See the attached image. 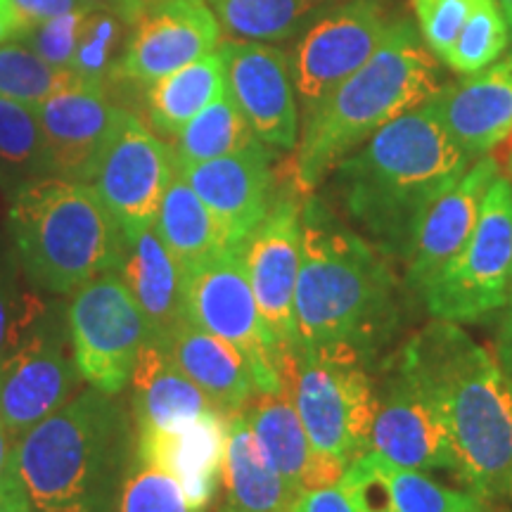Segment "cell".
<instances>
[{"label": "cell", "mask_w": 512, "mask_h": 512, "mask_svg": "<svg viewBox=\"0 0 512 512\" xmlns=\"http://www.w3.org/2000/svg\"><path fill=\"white\" fill-rule=\"evenodd\" d=\"M399 368L439 406L467 489L482 501L505 496L512 475V384L496 358L456 323L437 320L401 349Z\"/></svg>", "instance_id": "cell-1"}, {"label": "cell", "mask_w": 512, "mask_h": 512, "mask_svg": "<svg viewBox=\"0 0 512 512\" xmlns=\"http://www.w3.org/2000/svg\"><path fill=\"white\" fill-rule=\"evenodd\" d=\"M138 427L119 394L88 387L17 441V472L38 512H117Z\"/></svg>", "instance_id": "cell-2"}, {"label": "cell", "mask_w": 512, "mask_h": 512, "mask_svg": "<svg viewBox=\"0 0 512 512\" xmlns=\"http://www.w3.org/2000/svg\"><path fill=\"white\" fill-rule=\"evenodd\" d=\"M344 204L382 252L408 259L430 204L458 183L470 157L425 107L406 112L337 166Z\"/></svg>", "instance_id": "cell-3"}, {"label": "cell", "mask_w": 512, "mask_h": 512, "mask_svg": "<svg viewBox=\"0 0 512 512\" xmlns=\"http://www.w3.org/2000/svg\"><path fill=\"white\" fill-rule=\"evenodd\" d=\"M439 88L434 53L418 41L413 24L394 19L373 57L306 114L292 162L297 190L316 188L358 145L418 110Z\"/></svg>", "instance_id": "cell-4"}, {"label": "cell", "mask_w": 512, "mask_h": 512, "mask_svg": "<svg viewBox=\"0 0 512 512\" xmlns=\"http://www.w3.org/2000/svg\"><path fill=\"white\" fill-rule=\"evenodd\" d=\"M392 313L394 275L377 249L323 216L316 204L302 211L297 347L347 344L363 354L389 328Z\"/></svg>", "instance_id": "cell-5"}, {"label": "cell", "mask_w": 512, "mask_h": 512, "mask_svg": "<svg viewBox=\"0 0 512 512\" xmlns=\"http://www.w3.org/2000/svg\"><path fill=\"white\" fill-rule=\"evenodd\" d=\"M10 197L12 256L36 290L74 294L117 271L126 235L91 185L41 176Z\"/></svg>", "instance_id": "cell-6"}, {"label": "cell", "mask_w": 512, "mask_h": 512, "mask_svg": "<svg viewBox=\"0 0 512 512\" xmlns=\"http://www.w3.org/2000/svg\"><path fill=\"white\" fill-rule=\"evenodd\" d=\"M287 396L316 451L349 465L370 448L380 401L358 349L347 344L297 347Z\"/></svg>", "instance_id": "cell-7"}, {"label": "cell", "mask_w": 512, "mask_h": 512, "mask_svg": "<svg viewBox=\"0 0 512 512\" xmlns=\"http://www.w3.org/2000/svg\"><path fill=\"white\" fill-rule=\"evenodd\" d=\"M510 273L512 185L496 176L470 240L420 294L437 320L475 323L508 306Z\"/></svg>", "instance_id": "cell-8"}, {"label": "cell", "mask_w": 512, "mask_h": 512, "mask_svg": "<svg viewBox=\"0 0 512 512\" xmlns=\"http://www.w3.org/2000/svg\"><path fill=\"white\" fill-rule=\"evenodd\" d=\"M67 330L81 377L105 394L124 392L140 349L152 337L143 311L117 271L74 292L67 306Z\"/></svg>", "instance_id": "cell-9"}, {"label": "cell", "mask_w": 512, "mask_h": 512, "mask_svg": "<svg viewBox=\"0 0 512 512\" xmlns=\"http://www.w3.org/2000/svg\"><path fill=\"white\" fill-rule=\"evenodd\" d=\"M183 313L197 328L238 347L252 368L256 392L283 394L278 354L266 335L238 247L183 275Z\"/></svg>", "instance_id": "cell-10"}, {"label": "cell", "mask_w": 512, "mask_h": 512, "mask_svg": "<svg viewBox=\"0 0 512 512\" xmlns=\"http://www.w3.org/2000/svg\"><path fill=\"white\" fill-rule=\"evenodd\" d=\"M392 24L384 0H344L313 19L290 57L306 114L373 57Z\"/></svg>", "instance_id": "cell-11"}, {"label": "cell", "mask_w": 512, "mask_h": 512, "mask_svg": "<svg viewBox=\"0 0 512 512\" xmlns=\"http://www.w3.org/2000/svg\"><path fill=\"white\" fill-rule=\"evenodd\" d=\"M174 174L176 157L171 145L155 136L136 114L121 110L88 185L128 238L155 226Z\"/></svg>", "instance_id": "cell-12"}, {"label": "cell", "mask_w": 512, "mask_h": 512, "mask_svg": "<svg viewBox=\"0 0 512 512\" xmlns=\"http://www.w3.org/2000/svg\"><path fill=\"white\" fill-rule=\"evenodd\" d=\"M67 325L50 313L0 363V420L19 441L81 387Z\"/></svg>", "instance_id": "cell-13"}, {"label": "cell", "mask_w": 512, "mask_h": 512, "mask_svg": "<svg viewBox=\"0 0 512 512\" xmlns=\"http://www.w3.org/2000/svg\"><path fill=\"white\" fill-rule=\"evenodd\" d=\"M259 316L275 349L297 347L294 292L302 261V207L275 197L266 219L238 245Z\"/></svg>", "instance_id": "cell-14"}, {"label": "cell", "mask_w": 512, "mask_h": 512, "mask_svg": "<svg viewBox=\"0 0 512 512\" xmlns=\"http://www.w3.org/2000/svg\"><path fill=\"white\" fill-rule=\"evenodd\" d=\"M221 22L209 0H150L126 38L114 79L150 86L214 53Z\"/></svg>", "instance_id": "cell-15"}, {"label": "cell", "mask_w": 512, "mask_h": 512, "mask_svg": "<svg viewBox=\"0 0 512 512\" xmlns=\"http://www.w3.org/2000/svg\"><path fill=\"white\" fill-rule=\"evenodd\" d=\"M226 88L264 145L292 150L299 140V110L290 57L259 41L221 43Z\"/></svg>", "instance_id": "cell-16"}, {"label": "cell", "mask_w": 512, "mask_h": 512, "mask_svg": "<svg viewBox=\"0 0 512 512\" xmlns=\"http://www.w3.org/2000/svg\"><path fill=\"white\" fill-rule=\"evenodd\" d=\"M377 401L368 451L408 470L456 472L444 415L411 375L396 368V375Z\"/></svg>", "instance_id": "cell-17"}, {"label": "cell", "mask_w": 512, "mask_h": 512, "mask_svg": "<svg viewBox=\"0 0 512 512\" xmlns=\"http://www.w3.org/2000/svg\"><path fill=\"white\" fill-rule=\"evenodd\" d=\"M46 145L48 176L91 183L117 126L121 107L105 86H81L57 93L36 107Z\"/></svg>", "instance_id": "cell-18"}, {"label": "cell", "mask_w": 512, "mask_h": 512, "mask_svg": "<svg viewBox=\"0 0 512 512\" xmlns=\"http://www.w3.org/2000/svg\"><path fill=\"white\" fill-rule=\"evenodd\" d=\"M176 166L221 223L233 247L266 219L275 202L271 152L264 143L209 162Z\"/></svg>", "instance_id": "cell-19"}, {"label": "cell", "mask_w": 512, "mask_h": 512, "mask_svg": "<svg viewBox=\"0 0 512 512\" xmlns=\"http://www.w3.org/2000/svg\"><path fill=\"white\" fill-rule=\"evenodd\" d=\"M422 107L467 157H484L512 136V64H489L453 86H441Z\"/></svg>", "instance_id": "cell-20"}, {"label": "cell", "mask_w": 512, "mask_h": 512, "mask_svg": "<svg viewBox=\"0 0 512 512\" xmlns=\"http://www.w3.org/2000/svg\"><path fill=\"white\" fill-rule=\"evenodd\" d=\"M498 164L482 157L465 171L458 183L441 192L425 211L415 230L406 259V275L413 290L422 292L441 273L448 261L470 240L489 185L496 181Z\"/></svg>", "instance_id": "cell-21"}, {"label": "cell", "mask_w": 512, "mask_h": 512, "mask_svg": "<svg viewBox=\"0 0 512 512\" xmlns=\"http://www.w3.org/2000/svg\"><path fill=\"white\" fill-rule=\"evenodd\" d=\"M228 427L230 415L214 408L183 430H138L136 458L169 472L192 512H207L221 482Z\"/></svg>", "instance_id": "cell-22"}, {"label": "cell", "mask_w": 512, "mask_h": 512, "mask_svg": "<svg viewBox=\"0 0 512 512\" xmlns=\"http://www.w3.org/2000/svg\"><path fill=\"white\" fill-rule=\"evenodd\" d=\"M242 413L252 427L261 456L299 494L342 479L347 463L313 448L294 401L287 394H256Z\"/></svg>", "instance_id": "cell-23"}, {"label": "cell", "mask_w": 512, "mask_h": 512, "mask_svg": "<svg viewBox=\"0 0 512 512\" xmlns=\"http://www.w3.org/2000/svg\"><path fill=\"white\" fill-rule=\"evenodd\" d=\"M339 482L368 512H484V501L470 489H451L425 472L389 463L375 451L351 460Z\"/></svg>", "instance_id": "cell-24"}, {"label": "cell", "mask_w": 512, "mask_h": 512, "mask_svg": "<svg viewBox=\"0 0 512 512\" xmlns=\"http://www.w3.org/2000/svg\"><path fill=\"white\" fill-rule=\"evenodd\" d=\"M162 344L216 411L233 415L259 394L245 354L226 339L197 328L188 318Z\"/></svg>", "instance_id": "cell-25"}, {"label": "cell", "mask_w": 512, "mask_h": 512, "mask_svg": "<svg viewBox=\"0 0 512 512\" xmlns=\"http://www.w3.org/2000/svg\"><path fill=\"white\" fill-rule=\"evenodd\" d=\"M133 382V418L138 430L174 432L214 411L195 382L176 366L159 339L140 349Z\"/></svg>", "instance_id": "cell-26"}, {"label": "cell", "mask_w": 512, "mask_h": 512, "mask_svg": "<svg viewBox=\"0 0 512 512\" xmlns=\"http://www.w3.org/2000/svg\"><path fill=\"white\" fill-rule=\"evenodd\" d=\"M117 273L143 311L152 339L162 342L183 323V273L155 226L128 235Z\"/></svg>", "instance_id": "cell-27"}, {"label": "cell", "mask_w": 512, "mask_h": 512, "mask_svg": "<svg viewBox=\"0 0 512 512\" xmlns=\"http://www.w3.org/2000/svg\"><path fill=\"white\" fill-rule=\"evenodd\" d=\"M221 484L223 512H290L299 491L261 456L245 413L230 415Z\"/></svg>", "instance_id": "cell-28"}, {"label": "cell", "mask_w": 512, "mask_h": 512, "mask_svg": "<svg viewBox=\"0 0 512 512\" xmlns=\"http://www.w3.org/2000/svg\"><path fill=\"white\" fill-rule=\"evenodd\" d=\"M155 230L183 275L204 261L223 254L226 249H233L221 223L200 200V195L192 190V185L185 181L178 166L164 192Z\"/></svg>", "instance_id": "cell-29"}, {"label": "cell", "mask_w": 512, "mask_h": 512, "mask_svg": "<svg viewBox=\"0 0 512 512\" xmlns=\"http://www.w3.org/2000/svg\"><path fill=\"white\" fill-rule=\"evenodd\" d=\"M226 91V67L219 50H214L145 86V110L157 133L176 138L192 117Z\"/></svg>", "instance_id": "cell-30"}, {"label": "cell", "mask_w": 512, "mask_h": 512, "mask_svg": "<svg viewBox=\"0 0 512 512\" xmlns=\"http://www.w3.org/2000/svg\"><path fill=\"white\" fill-rule=\"evenodd\" d=\"M337 0H209L221 27L240 41H287Z\"/></svg>", "instance_id": "cell-31"}, {"label": "cell", "mask_w": 512, "mask_h": 512, "mask_svg": "<svg viewBox=\"0 0 512 512\" xmlns=\"http://www.w3.org/2000/svg\"><path fill=\"white\" fill-rule=\"evenodd\" d=\"M261 143L228 91L192 117L174 138L176 164H197Z\"/></svg>", "instance_id": "cell-32"}, {"label": "cell", "mask_w": 512, "mask_h": 512, "mask_svg": "<svg viewBox=\"0 0 512 512\" xmlns=\"http://www.w3.org/2000/svg\"><path fill=\"white\" fill-rule=\"evenodd\" d=\"M41 176L48 166L36 107L0 98V185L12 195Z\"/></svg>", "instance_id": "cell-33"}, {"label": "cell", "mask_w": 512, "mask_h": 512, "mask_svg": "<svg viewBox=\"0 0 512 512\" xmlns=\"http://www.w3.org/2000/svg\"><path fill=\"white\" fill-rule=\"evenodd\" d=\"M81 86H98L74 69L57 67L12 38L0 43V98L38 107L57 93Z\"/></svg>", "instance_id": "cell-34"}, {"label": "cell", "mask_w": 512, "mask_h": 512, "mask_svg": "<svg viewBox=\"0 0 512 512\" xmlns=\"http://www.w3.org/2000/svg\"><path fill=\"white\" fill-rule=\"evenodd\" d=\"M510 41L508 19L498 8L496 0H477L470 17L465 19L463 29L458 31L456 41L441 57L453 72L475 74L494 64L503 55Z\"/></svg>", "instance_id": "cell-35"}, {"label": "cell", "mask_w": 512, "mask_h": 512, "mask_svg": "<svg viewBox=\"0 0 512 512\" xmlns=\"http://www.w3.org/2000/svg\"><path fill=\"white\" fill-rule=\"evenodd\" d=\"M48 309L15 256L0 254V363L48 316Z\"/></svg>", "instance_id": "cell-36"}, {"label": "cell", "mask_w": 512, "mask_h": 512, "mask_svg": "<svg viewBox=\"0 0 512 512\" xmlns=\"http://www.w3.org/2000/svg\"><path fill=\"white\" fill-rule=\"evenodd\" d=\"M124 27L128 24L112 12L100 8L88 10L79 43H76L72 62L74 72L86 81L107 86V81L114 79L119 57L124 53Z\"/></svg>", "instance_id": "cell-37"}, {"label": "cell", "mask_w": 512, "mask_h": 512, "mask_svg": "<svg viewBox=\"0 0 512 512\" xmlns=\"http://www.w3.org/2000/svg\"><path fill=\"white\" fill-rule=\"evenodd\" d=\"M117 512H192L169 472L136 458L119 496Z\"/></svg>", "instance_id": "cell-38"}, {"label": "cell", "mask_w": 512, "mask_h": 512, "mask_svg": "<svg viewBox=\"0 0 512 512\" xmlns=\"http://www.w3.org/2000/svg\"><path fill=\"white\" fill-rule=\"evenodd\" d=\"M91 8L93 5H88V8L76 10V12H67V15L50 19L46 24H38V27L19 31V34H15L12 38L19 43H24V46L34 50L36 55H41L43 60H48L50 64L72 69L83 19H86V12Z\"/></svg>", "instance_id": "cell-39"}, {"label": "cell", "mask_w": 512, "mask_h": 512, "mask_svg": "<svg viewBox=\"0 0 512 512\" xmlns=\"http://www.w3.org/2000/svg\"><path fill=\"white\" fill-rule=\"evenodd\" d=\"M420 36L434 57H444L477 0H411Z\"/></svg>", "instance_id": "cell-40"}, {"label": "cell", "mask_w": 512, "mask_h": 512, "mask_svg": "<svg viewBox=\"0 0 512 512\" xmlns=\"http://www.w3.org/2000/svg\"><path fill=\"white\" fill-rule=\"evenodd\" d=\"M290 512H368L342 482L302 491Z\"/></svg>", "instance_id": "cell-41"}, {"label": "cell", "mask_w": 512, "mask_h": 512, "mask_svg": "<svg viewBox=\"0 0 512 512\" xmlns=\"http://www.w3.org/2000/svg\"><path fill=\"white\" fill-rule=\"evenodd\" d=\"M10 3L17 17V34L67 15V12L88 8L86 0H10Z\"/></svg>", "instance_id": "cell-42"}, {"label": "cell", "mask_w": 512, "mask_h": 512, "mask_svg": "<svg viewBox=\"0 0 512 512\" xmlns=\"http://www.w3.org/2000/svg\"><path fill=\"white\" fill-rule=\"evenodd\" d=\"M0 512H31V498L17 467L0 479Z\"/></svg>", "instance_id": "cell-43"}, {"label": "cell", "mask_w": 512, "mask_h": 512, "mask_svg": "<svg viewBox=\"0 0 512 512\" xmlns=\"http://www.w3.org/2000/svg\"><path fill=\"white\" fill-rule=\"evenodd\" d=\"M86 3L93 5V8L112 12V15H117L121 22H126L128 27H131V24L143 15V10L147 8L150 0H86Z\"/></svg>", "instance_id": "cell-44"}, {"label": "cell", "mask_w": 512, "mask_h": 512, "mask_svg": "<svg viewBox=\"0 0 512 512\" xmlns=\"http://www.w3.org/2000/svg\"><path fill=\"white\" fill-rule=\"evenodd\" d=\"M496 361H498V366H501L503 375L508 377V382L512 384V309L505 313L501 325H498Z\"/></svg>", "instance_id": "cell-45"}, {"label": "cell", "mask_w": 512, "mask_h": 512, "mask_svg": "<svg viewBox=\"0 0 512 512\" xmlns=\"http://www.w3.org/2000/svg\"><path fill=\"white\" fill-rule=\"evenodd\" d=\"M17 441L12 439V434L8 432V427L3 425V420H0V479H3L12 467H17Z\"/></svg>", "instance_id": "cell-46"}, {"label": "cell", "mask_w": 512, "mask_h": 512, "mask_svg": "<svg viewBox=\"0 0 512 512\" xmlns=\"http://www.w3.org/2000/svg\"><path fill=\"white\" fill-rule=\"evenodd\" d=\"M17 34V17L10 0H0V43L10 41Z\"/></svg>", "instance_id": "cell-47"}, {"label": "cell", "mask_w": 512, "mask_h": 512, "mask_svg": "<svg viewBox=\"0 0 512 512\" xmlns=\"http://www.w3.org/2000/svg\"><path fill=\"white\" fill-rule=\"evenodd\" d=\"M498 8L503 10L505 19H508V27H512V0H496Z\"/></svg>", "instance_id": "cell-48"}, {"label": "cell", "mask_w": 512, "mask_h": 512, "mask_svg": "<svg viewBox=\"0 0 512 512\" xmlns=\"http://www.w3.org/2000/svg\"><path fill=\"white\" fill-rule=\"evenodd\" d=\"M508 306L512 309V273H510V287H508Z\"/></svg>", "instance_id": "cell-49"}, {"label": "cell", "mask_w": 512, "mask_h": 512, "mask_svg": "<svg viewBox=\"0 0 512 512\" xmlns=\"http://www.w3.org/2000/svg\"><path fill=\"white\" fill-rule=\"evenodd\" d=\"M505 496L510 498V503H512V475H510V482H508V491H505Z\"/></svg>", "instance_id": "cell-50"}, {"label": "cell", "mask_w": 512, "mask_h": 512, "mask_svg": "<svg viewBox=\"0 0 512 512\" xmlns=\"http://www.w3.org/2000/svg\"><path fill=\"white\" fill-rule=\"evenodd\" d=\"M508 169H510V174H512V150H510V157H508Z\"/></svg>", "instance_id": "cell-51"}, {"label": "cell", "mask_w": 512, "mask_h": 512, "mask_svg": "<svg viewBox=\"0 0 512 512\" xmlns=\"http://www.w3.org/2000/svg\"><path fill=\"white\" fill-rule=\"evenodd\" d=\"M508 62H510V64H512V55H510V60H508Z\"/></svg>", "instance_id": "cell-52"}, {"label": "cell", "mask_w": 512, "mask_h": 512, "mask_svg": "<svg viewBox=\"0 0 512 512\" xmlns=\"http://www.w3.org/2000/svg\"><path fill=\"white\" fill-rule=\"evenodd\" d=\"M219 512H223V510H219Z\"/></svg>", "instance_id": "cell-53"}, {"label": "cell", "mask_w": 512, "mask_h": 512, "mask_svg": "<svg viewBox=\"0 0 512 512\" xmlns=\"http://www.w3.org/2000/svg\"><path fill=\"white\" fill-rule=\"evenodd\" d=\"M484 512H486V510H484Z\"/></svg>", "instance_id": "cell-54"}]
</instances>
